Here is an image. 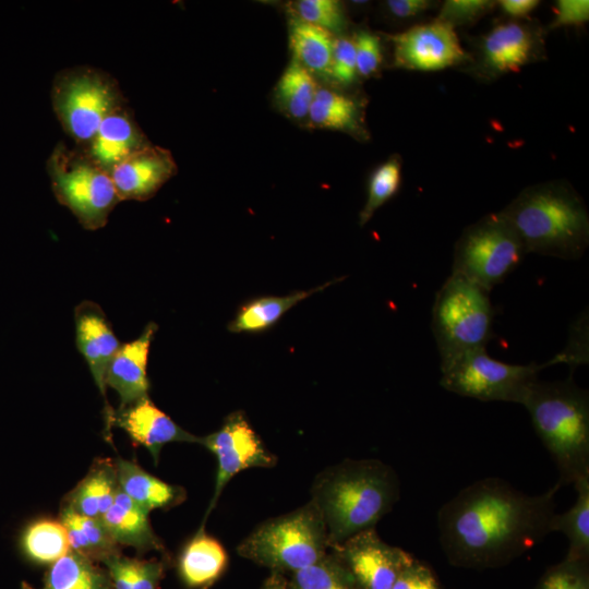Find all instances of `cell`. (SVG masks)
<instances>
[{
  "label": "cell",
  "mask_w": 589,
  "mask_h": 589,
  "mask_svg": "<svg viewBox=\"0 0 589 589\" xmlns=\"http://www.w3.org/2000/svg\"><path fill=\"white\" fill-rule=\"evenodd\" d=\"M99 519L118 544L134 546L139 551L161 548L151 527L148 512L132 501L119 484L112 504Z\"/></svg>",
  "instance_id": "obj_19"
},
{
  "label": "cell",
  "mask_w": 589,
  "mask_h": 589,
  "mask_svg": "<svg viewBox=\"0 0 589 589\" xmlns=\"http://www.w3.org/2000/svg\"><path fill=\"white\" fill-rule=\"evenodd\" d=\"M226 564L227 554L223 545L201 528L180 555L179 573L188 586L200 587L214 581Z\"/></svg>",
  "instance_id": "obj_25"
},
{
  "label": "cell",
  "mask_w": 589,
  "mask_h": 589,
  "mask_svg": "<svg viewBox=\"0 0 589 589\" xmlns=\"http://www.w3.org/2000/svg\"><path fill=\"white\" fill-rule=\"evenodd\" d=\"M116 468L120 489L148 513L176 505L184 497L182 489L152 476L134 461L118 458Z\"/></svg>",
  "instance_id": "obj_22"
},
{
  "label": "cell",
  "mask_w": 589,
  "mask_h": 589,
  "mask_svg": "<svg viewBox=\"0 0 589 589\" xmlns=\"http://www.w3.org/2000/svg\"><path fill=\"white\" fill-rule=\"evenodd\" d=\"M289 7L293 16L333 34L341 32L346 25L342 5L336 0H300Z\"/></svg>",
  "instance_id": "obj_34"
},
{
  "label": "cell",
  "mask_w": 589,
  "mask_h": 589,
  "mask_svg": "<svg viewBox=\"0 0 589 589\" xmlns=\"http://www.w3.org/2000/svg\"><path fill=\"white\" fill-rule=\"evenodd\" d=\"M397 68L436 71L462 62L466 58L454 27L435 20L390 36Z\"/></svg>",
  "instance_id": "obj_13"
},
{
  "label": "cell",
  "mask_w": 589,
  "mask_h": 589,
  "mask_svg": "<svg viewBox=\"0 0 589 589\" xmlns=\"http://www.w3.org/2000/svg\"><path fill=\"white\" fill-rule=\"evenodd\" d=\"M400 180L401 166L396 157L389 158L373 171L369 181L368 199L359 216L361 226L365 225L373 214L396 194Z\"/></svg>",
  "instance_id": "obj_32"
},
{
  "label": "cell",
  "mask_w": 589,
  "mask_h": 589,
  "mask_svg": "<svg viewBox=\"0 0 589 589\" xmlns=\"http://www.w3.org/2000/svg\"><path fill=\"white\" fill-rule=\"evenodd\" d=\"M537 589H589L588 561L565 557L544 573Z\"/></svg>",
  "instance_id": "obj_35"
},
{
  "label": "cell",
  "mask_w": 589,
  "mask_h": 589,
  "mask_svg": "<svg viewBox=\"0 0 589 589\" xmlns=\"http://www.w3.org/2000/svg\"><path fill=\"white\" fill-rule=\"evenodd\" d=\"M76 347L85 359L107 410L109 425L113 410L106 399V375L121 344L103 309L93 301H83L74 310Z\"/></svg>",
  "instance_id": "obj_14"
},
{
  "label": "cell",
  "mask_w": 589,
  "mask_h": 589,
  "mask_svg": "<svg viewBox=\"0 0 589 589\" xmlns=\"http://www.w3.org/2000/svg\"><path fill=\"white\" fill-rule=\"evenodd\" d=\"M526 249L509 221L490 214L465 229L454 250L452 273L488 291L501 284L522 261Z\"/></svg>",
  "instance_id": "obj_9"
},
{
  "label": "cell",
  "mask_w": 589,
  "mask_h": 589,
  "mask_svg": "<svg viewBox=\"0 0 589 589\" xmlns=\"http://www.w3.org/2000/svg\"><path fill=\"white\" fill-rule=\"evenodd\" d=\"M502 10L514 17H522L533 11L540 3L538 0H502Z\"/></svg>",
  "instance_id": "obj_44"
},
{
  "label": "cell",
  "mask_w": 589,
  "mask_h": 589,
  "mask_svg": "<svg viewBox=\"0 0 589 589\" xmlns=\"http://www.w3.org/2000/svg\"><path fill=\"white\" fill-rule=\"evenodd\" d=\"M317 89L314 75L292 60L276 84L275 99L287 116L302 120L308 118Z\"/></svg>",
  "instance_id": "obj_30"
},
{
  "label": "cell",
  "mask_w": 589,
  "mask_h": 589,
  "mask_svg": "<svg viewBox=\"0 0 589 589\" xmlns=\"http://www.w3.org/2000/svg\"><path fill=\"white\" fill-rule=\"evenodd\" d=\"M110 425L123 429L135 445L147 448L155 464L158 461L161 447L168 443H201V437L180 428L169 416L158 409L148 396L113 411Z\"/></svg>",
  "instance_id": "obj_16"
},
{
  "label": "cell",
  "mask_w": 589,
  "mask_h": 589,
  "mask_svg": "<svg viewBox=\"0 0 589 589\" xmlns=\"http://www.w3.org/2000/svg\"><path fill=\"white\" fill-rule=\"evenodd\" d=\"M490 291L452 273L435 294L432 330L441 370L468 352L483 349L493 336Z\"/></svg>",
  "instance_id": "obj_5"
},
{
  "label": "cell",
  "mask_w": 589,
  "mask_h": 589,
  "mask_svg": "<svg viewBox=\"0 0 589 589\" xmlns=\"http://www.w3.org/2000/svg\"><path fill=\"white\" fill-rule=\"evenodd\" d=\"M521 405L556 465V483L562 488L589 478L588 392L572 377L556 382L537 380Z\"/></svg>",
  "instance_id": "obj_3"
},
{
  "label": "cell",
  "mask_w": 589,
  "mask_h": 589,
  "mask_svg": "<svg viewBox=\"0 0 589 589\" xmlns=\"http://www.w3.org/2000/svg\"><path fill=\"white\" fill-rule=\"evenodd\" d=\"M156 330L157 325L149 322L136 339L120 346L109 364L106 386L119 395L120 408L148 396L147 360Z\"/></svg>",
  "instance_id": "obj_18"
},
{
  "label": "cell",
  "mask_w": 589,
  "mask_h": 589,
  "mask_svg": "<svg viewBox=\"0 0 589 589\" xmlns=\"http://www.w3.org/2000/svg\"><path fill=\"white\" fill-rule=\"evenodd\" d=\"M22 589H37L23 582ZM39 589H113L106 569L70 550L51 564Z\"/></svg>",
  "instance_id": "obj_23"
},
{
  "label": "cell",
  "mask_w": 589,
  "mask_h": 589,
  "mask_svg": "<svg viewBox=\"0 0 589 589\" xmlns=\"http://www.w3.org/2000/svg\"><path fill=\"white\" fill-rule=\"evenodd\" d=\"M360 108L356 99L327 88H318L308 119L327 130L358 133L361 130Z\"/></svg>",
  "instance_id": "obj_29"
},
{
  "label": "cell",
  "mask_w": 589,
  "mask_h": 589,
  "mask_svg": "<svg viewBox=\"0 0 589 589\" xmlns=\"http://www.w3.org/2000/svg\"><path fill=\"white\" fill-rule=\"evenodd\" d=\"M385 3L388 11L399 19L416 16L430 7L426 0H388Z\"/></svg>",
  "instance_id": "obj_43"
},
{
  "label": "cell",
  "mask_w": 589,
  "mask_h": 589,
  "mask_svg": "<svg viewBox=\"0 0 589 589\" xmlns=\"http://www.w3.org/2000/svg\"><path fill=\"white\" fill-rule=\"evenodd\" d=\"M354 45L351 38H335L329 76L337 83L351 84L357 76Z\"/></svg>",
  "instance_id": "obj_37"
},
{
  "label": "cell",
  "mask_w": 589,
  "mask_h": 589,
  "mask_svg": "<svg viewBox=\"0 0 589 589\" xmlns=\"http://www.w3.org/2000/svg\"><path fill=\"white\" fill-rule=\"evenodd\" d=\"M171 153L148 144L131 154L110 172L117 195L121 201H146L177 173Z\"/></svg>",
  "instance_id": "obj_15"
},
{
  "label": "cell",
  "mask_w": 589,
  "mask_h": 589,
  "mask_svg": "<svg viewBox=\"0 0 589 589\" xmlns=\"http://www.w3.org/2000/svg\"><path fill=\"white\" fill-rule=\"evenodd\" d=\"M50 97L58 121L76 147L89 142L106 116L127 105L117 80L88 65L59 71Z\"/></svg>",
  "instance_id": "obj_7"
},
{
  "label": "cell",
  "mask_w": 589,
  "mask_h": 589,
  "mask_svg": "<svg viewBox=\"0 0 589 589\" xmlns=\"http://www.w3.org/2000/svg\"><path fill=\"white\" fill-rule=\"evenodd\" d=\"M332 546L336 561L358 589H392L400 573L414 560L402 549L384 542L375 528L358 532Z\"/></svg>",
  "instance_id": "obj_11"
},
{
  "label": "cell",
  "mask_w": 589,
  "mask_h": 589,
  "mask_svg": "<svg viewBox=\"0 0 589 589\" xmlns=\"http://www.w3.org/2000/svg\"><path fill=\"white\" fill-rule=\"evenodd\" d=\"M501 214L521 239L526 252L577 260L589 242V218L581 199L561 184L525 190Z\"/></svg>",
  "instance_id": "obj_4"
},
{
  "label": "cell",
  "mask_w": 589,
  "mask_h": 589,
  "mask_svg": "<svg viewBox=\"0 0 589 589\" xmlns=\"http://www.w3.org/2000/svg\"><path fill=\"white\" fill-rule=\"evenodd\" d=\"M200 444L217 458L215 492L207 513L215 506L228 481L238 472L251 467H269L275 462L241 413L230 414L218 431L201 437Z\"/></svg>",
  "instance_id": "obj_12"
},
{
  "label": "cell",
  "mask_w": 589,
  "mask_h": 589,
  "mask_svg": "<svg viewBox=\"0 0 589 589\" xmlns=\"http://www.w3.org/2000/svg\"><path fill=\"white\" fill-rule=\"evenodd\" d=\"M532 36L518 23L494 27L483 40V60L494 73L517 72L532 53Z\"/></svg>",
  "instance_id": "obj_21"
},
{
  "label": "cell",
  "mask_w": 589,
  "mask_h": 589,
  "mask_svg": "<svg viewBox=\"0 0 589 589\" xmlns=\"http://www.w3.org/2000/svg\"><path fill=\"white\" fill-rule=\"evenodd\" d=\"M589 20L588 0H560L555 7L552 27L578 25Z\"/></svg>",
  "instance_id": "obj_40"
},
{
  "label": "cell",
  "mask_w": 589,
  "mask_h": 589,
  "mask_svg": "<svg viewBox=\"0 0 589 589\" xmlns=\"http://www.w3.org/2000/svg\"><path fill=\"white\" fill-rule=\"evenodd\" d=\"M392 589H440V587L431 569L414 558L400 573Z\"/></svg>",
  "instance_id": "obj_39"
},
{
  "label": "cell",
  "mask_w": 589,
  "mask_h": 589,
  "mask_svg": "<svg viewBox=\"0 0 589 589\" xmlns=\"http://www.w3.org/2000/svg\"><path fill=\"white\" fill-rule=\"evenodd\" d=\"M148 144L132 110L124 105L104 118L88 143L75 148L110 173L122 160Z\"/></svg>",
  "instance_id": "obj_17"
},
{
  "label": "cell",
  "mask_w": 589,
  "mask_h": 589,
  "mask_svg": "<svg viewBox=\"0 0 589 589\" xmlns=\"http://www.w3.org/2000/svg\"><path fill=\"white\" fill-rule=\"evenodd\" d=\"M163 568L160 562L134 558L131 589H157L163 576Z\"/></svg>",
  "instance_id": "obj_42"
},
{
  "label": "cell",
  "mask_w": 589,
  "mask_h": 589,
  "mask_svg": "<svg viewBox=\"0 0 589 589\" xmlns=\"http://www.w3.org/2000/svg\"><path fill=\"white\" fill-rule=\"evenodd\" d=\"M103 563L107 567L113 589H131L134 558L122 556L119 553L106 558Z\"/></svg>",
  "instance_id": "obj_41"
},
{
  "label": "cell",
  "mask_w": 589,
  "mask_h": 589,
  "mask_svg": "<svg viewBox=\"0 0 589 589\" xmlns=\"http://www.w3.org/2000/svg\"><path fill=\"white\" fill-rule=\"evenodd\" d=\"M313 495L328 545H336L375 528L399 500L400 484L394 469L380 460H345L323 472Z\"/></svg>",
  "instance_id": "obj_2"
},
{
  "label": "cell",
  "mask_w": 589,
  "mask_h": 589,
  "mask_svg": "<svg viewBox=\"0 0 589 589\" xmlns=\"http://www.w3.org/2000/svg\"><path fill=\"white\" fill-rule=\"evenodd\" d=\"M293 586L294 589H358L336 558L326 556L293 573Z\"/></svg>",
  "instance_id": "obj_33"
},
{
  "label": "cell",
  "mask_w": 589,
  "mask_h": 589,
  "mask_svg": "<svg viewBox=\"0 0 589 589\" xmlns=\"http://www.w3.org/2000/svg\"><path fill=\"white\" fill-rule=\"evenodd\" d=\"M494 3L488 0H448L444 2L437 20L453 27L470 23L485 14Z\"/></svg>",
  "instance_id": "obj_38"
},
{
  "label": "cell",
  "mask_w": 589,
  "mask_h": 589,
  "mask_svg": "<svg viewBox=\"0 0 589 589\" xmlns=\"http://www.w3.org/2000/svg\"><path fill=\"white\" fill-rule=\"evenodd\" d=\"M356 51L357 73L369 77L377 72L382 63L380 38L368 31L358 32L352 38Z\"/></svg>",
  "instance_id": "obj_36"
},
{
  "label": "cell",
  "mask_w": 589,
  "mask_h": 589,
  "mask_svg": "<svg viewBox=\"0 0 589 589\" xmlns=\"http://www.w3.org/2000/svg\"><path fill=\"white\" fill-rule=\"evenodd\" d=\"M333 33L296 16L289 21V46L294 61L310 73L329 75Z\"/></svg>",
  "instance_id": "obj_24"
},
{
  "label": "cell",
  "mask_w": 589,
  "mask_h": 589,
  "mask_svg": "<svg viewBox=\"0 0 589 589\" xmlns=\"http://www.w3.org/2000/svg\"><path fill=\"white\" fill-rule=\"evenodd\" d=\"M325 526L313 502L259 526L238 548L244 557L293 573L325 556Z\"/></svg>",
  "instance_id": "obj_6"
},
{
  "label": "cell",
  "mask_w": 589,
  "mask_h": 589,
  "mask_svg": "<svg viewBox=\"0 0 589 589\" xmlns=\"http://www.w3.org/2000/svg\"><path fill=\"white\" fill-rule=\"evenodd\" d=\"M118 489L116 462L99 459L88 473L64 497L62 507L92 518H100L112 504Z\"/></svg>",
  "instance_id": "obj_20"
},
{
  "label": "cell",
  "mask_w": 589,
  "mask_h": 589,
  "mask_svg": "<svg viewBox=\"0 0 589 589\" xmlns=\"http://www.w3.org/2000/svg\"><path fill=\"white\" fill-rule=\"evenodd\" d=\"M21 548L25 556L37 564H52L71 550L63 524L47 518L26 527Z\"/></svg>",
  "instance_id": "obj_31"
},
{
  "label": "cell",
  "mask_w": 589,
  "mask_h": 589,
  "mask_svg": "<svg viewBox=\"0 0 589 589\" xmlns=\"http://www.w3.org/2000/svg\"><path fill=\"white\" fill-rule=\"evenodd\" d=\"M577 498L574 505L562 514H554L551 532H562L568 540L566 558L589 560V478L574 484Z\"/></svg>",
  "instance_id": "obj_28"
},
{
  "label": "cell",
  "mask_w": 589,
  "mask_h": 589,
  "mask_svg": "<svg viewBox=\"0 0 589 589\" xmlns=\"http://www.w3.org/2000/svg\"><path fill=\"white\" fill-rule=\"evenodd\" d=\"M340 280L341 278H336L313 289L296 291L284 297L268 296L249 301L241 306L228 329L233 333L264 330L273 326L288 310L305 298Z\"/></svg>",
  "instance_id": "obj_27"
},
{
  "label": "cell",
  "mask_w": 589,
  "mask_h": 589,
  "mask_svg": "<svg viewBox=\"0 0 589 589\" xmlns=\"http://www.w3.org/2000/svg\"><path fill=\"white\" fill-rule=\"evenodd\" d=\"M555 483L526 494L501 478H484L460 490L437 513L440 542L461 566L491 567L517 557L551 533Z\"/></svg>",
  "instance_id": "obj_1"
},
{
  "label": "cell",
  "mask_w": 589,
  "mask_h": 589,
  "mask_svg": "<svg viewBox=\"0 0 589 589\" xmlns=\"http://www.w3.org/2000/svg\"><path fill=\"white\" fill-rule=\"evenodd\" d=\"M47 172L57 201L69 208L86 230L103 228L120 202L110 173L76 148L62 142L47 159Z\"/></svg>",
  "instance_id": "obj_8"
},
{
  "label": "cell",
  "mask_w": 589,
  "mask_h": 589,
  "mask_svg": "<svg viewBox=\"0 0 589 589\" xmlns=\"http://www.w3.org/2000/svg\"><path fill=\"white\" fill-rule=\"evenodd\" d=\"M60 521L67 529L72 551L93 562H104L119 554V544L111 538L99 518L79 515L62 507Z\"/></svg>",
  "instance_id": "obj_26"
},
{
  "label": "cell",
  "mask_w": 589,
  "mask_h": 589,
  "mask_svg": "<svg viewBox=\"0 0 589 589\" xmlns=\"http://www.w3.org/2000/svg\"><path fill=\"white\" fill-rule=\"evenodd\" d=\"M563 352L543 364H509L491 358L485 348L466 353L442 369L440 384L446 390L481 401L522 402L538 373L564 363Z\"/></svg>",
  "instance_id": "obj_10"
},
{
  "label": "cell",
  "mask_w": 589,
  "mask_h": 589,
  "mask_svg": "<svg viewBox=\"0 0 589 589\" xmlns=\"http://www.w3.org/2000/svg\"><path fill=\"white\" fill-rule=\"evenodd\" d=\"M273 589H281V588H279V587H275V588H273Z\"/></svg>",
  "instance_id": "obj_45"
}]
</instances>
